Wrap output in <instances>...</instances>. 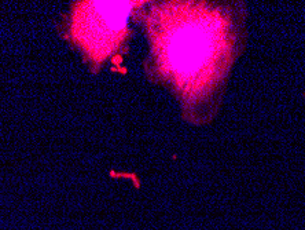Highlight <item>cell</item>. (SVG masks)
<instances>
[{
	"instance_id": "obj_2",
	"label": "cell",
	"mask_w": 305,
	"mask_h": 230,
	"mask_svg": "<svg viewBox=\"0 0 305 230\" xmlns=\"http://www.w3.org/2000/svg\"><path fill=\"white\" fill-rule=\"evenodd\" d=\"M140 2H77L72 7L70 37L95 69L120 50Z\"/></svg>"
},
{
	"instance_id": "obj_1",
	"label": "cell",
	"mask_w": 305,
	"mask_h": 230,
	"mask_svg": "<svg viewBox=\"0 0 305 230\" xmlns=\"http://www.w3.org/2000/svg\"><path fill=\"white\" fill-rule=\"evenodd\" d=\"M243 18L239 3L162 2L146 14L152 69L195 120L219 102L239 54Z\"/></svg>"
}]
</instances>
